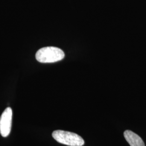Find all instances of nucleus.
Listing matches in <instances>:
<instances>
[{
	"instance_id": "obj_1",
	"label": "nucleus",
	"mask_w": 146,
	"mask_h": 146,
	"mask_svg": "<svg viewBox=\"0 0 146 146\" xmlns=\"http://www.w3.org/2000/svg\"><path fill=\"white\" fill-rule=\"evenodd\" d=\"M35 57L37 61L40 62H56L62 60L64 53L57 47H44L37 52Z\"/></svg>"
},
{
	"instance_id": "obj_2",
	"label": "nucleus",
	"mask_w": 146,
	"mask_h": 146,
	"mask_svg": "<svg viewBox=\"0 0 146 146\" xmlns=\"http://www.w3.org/2000/svg\"><path fill=\"white\" fill-rule=\"evenodd\" d=\"M52 136L58 143L67 146H82L84 144L82 137L74 133L58 130L52 132Z\"/></svg>"
},
{
	"instance_id": "obj_3",
	"label": "nucleus",
	"mask_w": 146,
	"mask_h": 146,
	"mask_svg": "<svg viewBox=\"0 0 146 146\" xmlns=\"http://www.w3.org/2000/svg\"><path fill=\"white\" fill-rule=\"evenodd\" d=\"M13 111L10 107L7 108L0 117V133L5 137L11 133Z\"/></svg>"
},
{
	"instance_id": "obj_4",
	"label": "nucleus",
	"mask_w": 146,
	"mask_h": 146,
	"mask_svg": "<svg viewBox=\"0 0 146 146\" xmlns=\"http://www.w3.org/2000/svg\"><path fill=\"white\" fill-rule=\"evenodd\" d=\"M124 137L131 146H145L141 137L132 131L127 130L124 132Z\"/></svg>"
}]
</instances>
